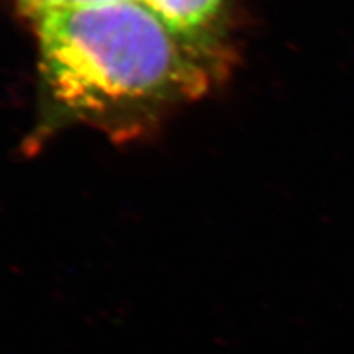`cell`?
<instances>
[{"instance_id": "obj_1", "label": "cell", "mask_w": 354, "mask_h": 354, "mask_svg": "<svg viewBox=\"0 0 354 354\" xmlns=\"http://www.w3.org/2000/svg\"><path fill=\"white\" fill-rule=\"evenodd\" d=\"M38 39L51 94L74 113L123 112L209 87L198 37L177 32L143 0L48 12Z\"/></svg>"}, {"instance_id": "obj_2", "label": "cell", "mask_w": 354, "mask_h": 354, "mask_svg": "<svg viewBox=\"0 0 354 354\" xmlns=\"http://www.w3.org/2000/svg\"><path fill=\"white\" fill-rule=\"evenodd\" d=\"M177 32L198 37L221 10L223 0H143Z\"/></svg>"}, {"instance_id": "obj_3", "label": "cell", "mask_w": 354, "mask_h": 354, "mask_svg": "<svg viewBox=\"0 0 354 354\" xmlns=\"http://www.w3.org/2000/svg\"><path fill=\"white\" fill-rule=\"evenodd\" d=\"M20 3L28 13L41 17L48 12L57 10V8L73 6V0H20Z\"/></svg>"}, {"instance_id": "obj_4", "label": "cell", "mask_w": 354, "mask_h": 354, "mask_svg": "<svg viewBox=\"0 0 354 354\" xmlns=\"http://www.w3.org/2000/svg\"><path fill=\"white\" fill-rule=\"evenodd\" d=\"M138 2V0H73V6H112V3Z\"/></svg>"}]
</instances>
